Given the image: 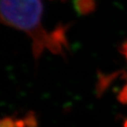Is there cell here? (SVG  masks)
<instances>
[{
    "mask_svg": "<svg viewBox=\"0 0 127 127\" xmlns=\"http://www.w3.org/2000/svg\"><path fill=\"white\" fill-rule=\"evenodd\" d=\"M0 14L4 25L24 32L31 38L35 60L45 50L60 56L65 55L68 50V27L60 25L51 31L45 28L41 0H0Z\"/></svg>",
    "mask_w": 127,
    "mask_h": 127,
    "instance_id": "6da1fadb",
    "label": "cell"
},
{
    "mask_svg": "<svg viewBox=\"0 0 127 127\" xmlns=\"http://www.w3.org/2000/svg\"><path fill=\"white\" fill-rule=\"evenodd\" d=\"M35 119L32 116L22 119L4 118L1 121V127H35Z\"/></svg>",
    "mask_w": 127,
    "mask_h": 127,
    "instance_id": "7a4b0ae2",
    "label": "cell"
},
{
    "mask_svg": "<svg viewBox=\"0 0 127 127\" xmlns=\"http://www.w3.org/2000/svg\"><path fill=\"white\" fill-rule=\"evenodd\" d=\"M76 7L80 12H88L92 11L93 7V0H77Z\"/></svg>",
    "mask_w": 127,
    "mask_h": 127,
    "instance_id": "3957f363",
    "label": "cell"
},
{
    "mask_svg": "<svg viewBox=\"0 0 127 127\" xmlns=\"http://www.w3.org/2000/svg\"><path fill=\"white\" fill-rule=\"evenodd\" d=\"M118 100L120 101L121 103L127 105V82L126 84L123 86V88L121 89L120 93H119Z\"/></svg>",
    "mask_w": 127,
    "mask_h": 127,
    "instance_id": "277c9868",
    "label": "cell"
},
{
    "mask_svg": "<svg viewBox=\"0 0 127 127\" xmlns=\"http://www.w3.org/2000/svg\"><path fill=\"white\" fill-rule=\"evenodd\" d=\"M121 53L124 55V57L126 58V60L127 61V40H126V41L124 42L122 45H121Z\"/></svg>",
    "mask_w": 127,
    "mask_h": 127,
    "instance_id": "5b68a950",
    "label": "cell"
}]
</instances>
